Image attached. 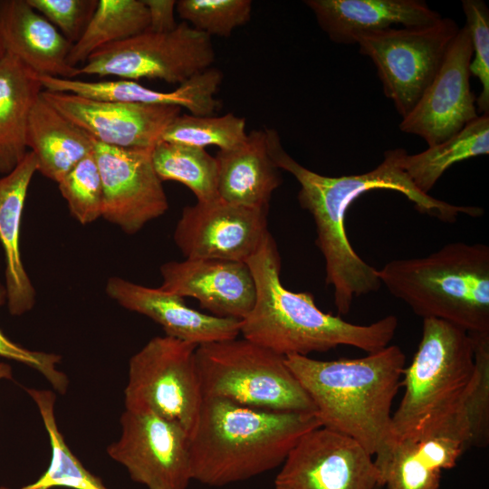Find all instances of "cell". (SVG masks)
Masks as SVG:
<instances>
[{
  "instance_id": "1",
  "label": "cell",
  "mask_w": 489,
  "mask_h": 489,
  "mask_svg": "<svg viewBox=\"0 0 489 489\" xmlns=\"http://www.w3.org/2000/svg\"><path fill=\"white\" fill-rule=\"evenodd\" d=\"M270 156L274 164L292 174L300 184L298 201L312 215L316 227L315 244L325 262V283L333 288L335 307L348 314L354 299L379 290L377 269L367 264L349 241L345 217L350 205L361 195L376 189L402 194L421 214L444 223H455L464 212L462 206L421 193L402 168L407 150L388 149L374 169L363 174L327 177L306 168L283 149L274 129H264Z\"/></svg>"
},
{
  "instance_id": "2",
  "label": "cell",
  "mask_w": 489,
  "mask_h": 489,
  "mask_svg": "<svg viewBox=\"0 0 489 489\" xmlns=\"http://www.w3.org/2000/svg\"><path fill=\"white\" fill-rule=\"evenodd\" d=\"M285 363L312 399L321 427L357 441L376 465L388 457L395 446L391 407L406 368L398 345L359 359L292 354Z\"/></svg>"
},
{
  "instance_id": "3",
  "label": "cell",
  "mask_w": 489,
  "mask_h": 489,
  "mask_svg": "<svg viewBox=\"0 0 489 489\" xmlns=\"http://www.w3.org/2000/svg\"><path fill=\"white\" fill-rule=\"evenodd\" d=\"M246 264L254 276L256 298L250 313L241 321L240 333L250 341L285 357L308 356L338 346L371 353L388 346L395 336L398 326L395 315L370 324H354L322 312L312 293L286 289L280 278L281 257L270 233Z\"/></svg>"
},
{
  "instance_id": "4",
  "label": "cell",
  "mask_w": 489,
  "mask_h": 489,
  "mask_svg": "<svg viewBox=\"0 0 489 489\" xmlns=\"http://www.w3.org/2000/svg\"><path fill=\"white\" fill-rule=\"evenodd\" d=\"M319 427L313 413L254 408L205 397L190 437L192 479L217 487L268 472L283 463L305 433Z\"/></svg>"
},
{
  "instance_id": "5",
  "label": "cell",
  "mask_w": 489,
  "mask_h": 489,
  "mask_svg": "<svg viewBox=\"0 0 489 489\" xmlns=\"http://www.w3.org/2000/svg\"><path fill=\"white\" fill-rule=\"evenodd\" d=\"M381 285L422 319L489 333V247L455 242L424 257L396 259L377 270Z\"/></svg>"
},
{
  "instance_id": "6",
  "label": "cell",
  "mask_w": 489,
  "mask_h": 489,
  "mask_svg": "<svg viewBox=\"0 0 489 489\" xmlns=\"http://www.w3.org/2000/svg\"><path fill=\"white\" fill-rule=\"evenodd\" d=\"M475 373V341L465 330L438 319H423L422 336L405 368L404 394L392 414L395 444L436 428L463 404Z\"/></svg>"
},
{
  "instance_id": "7",
  "label": "cell",
  "mask_w": 489,
  "mask_h": 489,
  "mask_svg": "<svg viewBox=\"0 0 489 489\" xmlns=\"http://www.w3.org/2000/svg\"><path fill=\"white\" fill-rule=\"evenodd\" d=\"M196 363L205 397L282 412L315 414V407L285 357L246 339L202 344Z\"/></svg>"
},
{
  "instance_id": "8",
  "label": "cell",
  "mask_w": 489,
  "mask_h": 489,
  "mask_svg": "<svg viewBox=\"0 0 489 489\" xmlns=\"http://www.w3.org/2000/svg\"><path fill=\"white\" fill-rule=\"evenodd\" d=\"M197 347L168 335L149 340L129 360L125 409L175 422L191 437L204 400Z\"/></svg>"
},
{
  "instance_id": "9",
  "label": "cell",
  "mask_w": 489,
  "mask_h": 489,
  "mask_svg": "<svg viewBox=\"0 0 489 489\" xmlns=\"http://www.w3.org/2000/svg\"><path fill=\"white\" fill-rule=\"evenodd\" d=\"M460 27L449 17L435 24L388 28L355 37L360 53L376 67L383 93L407 117L438 72Z\"/></svg>"
},
{
  "instance_id": "10",
  "label": "cell",
  "mask_w": 489,
  "mask_h": 489,
  "mask_svg": "<svg viewBox=\"0 0 489 489\" xmlns=\"http://www.w3.org/2000/svg\"><path fill=\"white\" fill-rule=\"evenodd\" d=\"M215 60L211 37L182 21L171 32L145 31L104 46L78 69L79 75L155 79L181 84L212 67Z\"/></svg>"
},
{
  "instance_id": "11",
  "label": "cell",
  "mask_w": 489,
  "mask_h": 489,
  "mask_svg": "<svg viewBox=\"0 0 489 489\" xmlns=\"http://www.w3.org/2000/svg\"><path fill=\"white\" fill-rule=\"evenodd\" d=\"M110 458L147 489H187L192 479L190 436L178 424L150 412L127 410Z\"/></svg>"
},
{
  "instance_id": "12",
  "label": "cell",
  "mask_w": 489,
  "mask_h": 489,
  "mask_svg": "<svg viewBox=\"0 0 489 489\" xmlns=\"http://www.w3.org/2000/svg\"><path fill=\"white\" fill-rule=\"evenodd\" d=\"M374 457L354 439L319 427L305 433L282 464L274 489H377Z\"/></svg>"
},
{
  "instance_id": "13",
  "label": "cell",
  "mask_w": 489,
  "mask_h": 489,
  "mask_svg": "<svg viewBox=\"0 0 489 489\" xmlns=\"http://www.w3.org/2000/svg\"><path fill=\"white\" fill-rule=\"evenodd\" d=\"M91 140L102 183L101 216L134 234L164 215L168 202L152 165V148L124 149Z\"/></svg>"
},
{
  "instance_id": "14",
  "label": "cell",
  "mask_w": 489,
  "mask_h": 489,
  "mask_svg": "<svg viewBox=\"0 0 489 489\" xmlns=\"http://www.w3.org/2000/svg\"><path fill=\"white\" fill-rule=\"evenodd\" d=\"M268 207H251L217 197L183 208L174 241L186 259L244 262L269 233Z\"/></svg>"
},
{
  "instance_id": "15",
  "label": "cell",
  "mask_w": 489,
  "mask_h": 489,
  "mask_svg": "<svg viewBox=\"0 0 489 489\" xmlns=\"http://www.w3.org/2000/svg\"><path fill=\"white\" fill-rule=\"evenodd\" d=\"M472 56L470 34L464 25L416 107L402 119L400 130L421 137L431 147L455 135L479 116L470 87Z\"/></svg>"
},
{
  "instance_id": "16",
  "label": "cell",
  "mask_w": 489,
  "mask_h": 489,
  "mask_svg": "<svg viewBox=\"0 0 489 489\" xmlns=\"http://www.w3.org/2000/svg\"><path fill=\"white\" fill-rule=\"evenodd\" d=\"M43 97L95 140L124 149H151L181 113L173 105L93 100L43 90Z\"/></svg>"
},
{
  "instance_id": "17",
  "label": "cell",
  "mask_w": 489,
  "mask_h": 489,
  "mask_svg": "<svg viewBox=\"0 0 489 489\" xmlns=\"http://www.w3.org/2000/svg\"><path fill=\"white\" fill-rule=\"evenodd\" d=\"M166 292L193 297L200 306L221 318L244 320L252 311L256 289L244 262L221 259H186L161 265Z\"/></svg>"
},
{
  "instance_id": "18",
  "label": "cell",
  "mask_w": 489,
  "mask_h": 489,
  "mask_svg": "<svg viewBox=\"0 0 489 489\" xmlns=\"http://www.w3.org/2000/svg\"><path fill=\"white\" fill-rule=\"evenodd\" d=\"M106 292L123 308L158 323L166 335L197 346L233 340L240 334V320L198 312L188 307L182 297L160 287L150 288L111 277Z\"/></svg>"
},
{
  "instance_id": "19",
  "label": "cell",
  "mask_w": 489,
  "mask_h": 489,
  "mask_svg": "<svg viewBox=\"0 0 489 489\" xmlns=\"http://www.w3.org/2000/svg\"><path fill=\"white\" fill-rule=\"evenodd\" d=\"M222 72L211 67L182 82L173 91L148 88L137 81L85 82L39 76L44 91L69 92L82 97L117 102L173 105L185 108L195 116H214L221 107L216 95L223 81Z\"/></svg>"
},
{
  "instance_id": "20",
  "label": "cell",
  "mask_w": 489,
  "mask_h": 489,
  "mask_svg": "<svg viewBox=\"0 0 489 489\" xmlns=\"http://www.w3.org/2000/svg\"><path fill=\"white\" fill-rule=\"evenodd\" d=\"M0 42L5 53L39 76H80L79 69L68 63L73 44L27 0H0Z\"/></svg>"
},
{
  "instance_id": "21",
  "label": "cell",
  "mask_w": 489,
  "mask_h": 489,
  "mask_svg": "<svg viewBox=\"0 0 489 489\" xmlns=\"http://www.w3.org/2000/svg\"><path fill=\"white\" fill-rule=\"evenodd\" d=\"M321 29L336 43H355L361 34L426 26L441 15L422 0H306Z\"/></svg>"
},
{
  "instance_id": "22",
  "label": "cell",
  "mask_w": 489,
  "mask_h": 489,
  "mask_svg": "<svg viewBox=\"0 0 489 489\" xmlns=\"http://www.w3.org/2000/svg\"><path fill=\"white\" fill-rule=\"evenodd\" d=\"M37 171V159L30 150L21 162L0 178V243L5 258V290L12 315L30 311L35 291L22 262L20 225L29 185Z\"/></svg>"
},
{
  "instance_id": "23",
  "label": "cell",
  "mask_w": 489,
  "mask_h": 489,
  "mask_svg": "<svg viewBox=\"0 0 489 489\" xmlns=\"http://www.w3.org/2000/svg\"><path fill=\"white\" fill-rule=\"evenodd\" d=\"M217 193L222 200L251 207H268L282 184L280 168L273 161L265 130L255 129L231 149L218 150Z\"/></svg>"
},
{
  "instance_id": "24",
  "label": "cell",
  "mask_w": 489,
  "mask_h": 489,
  "mask_svg": "<svg viewBox=\"0 0 489 489\" xmlns=\"http://www.w3.org/2000/svg\"><path fill=\"white\" fill-rule=\"evenodd\" d=\"M465 450L459 439L440 433L398 442L376 465L380 485L386 489H438L442 471L455 466Z\"/></svg>"
},
{
  "instance_id": "25",
  "label": "cell",
  "mask_w": 489,
  "mask_h": 489,
  "mask_svg": "<svg viewBox=\"0 0 489 489\" xmlns=\"http://www.w3.org/2000/svg\"><path fill=\"white\" fill-rule=\"evenodd\" d=\"M27 148L35 155L37 171L59 182L92 151V140L42 95L34 102L28 119Z\"/></svg>"
},
{
  "instance_id": "26",
  "label": "cell",
  "mask_w": 489,
  "mask_h": 489,
  "mask_svg": "<svg viewBox=\"0 0 489 489\" xmlns=\"http://www.w3.org/2000/svg\"><path fill=\"white\" fill-rule=\"evenodd\" d=\"M38 76L8 53L0 60V173L11 172L27 153L29 115L43 90Z\"/></svg>"
},
{
  "instance_id": "27",
  "label": "cell",
  "mask_w": 489,
  "mask_h": 489,
  "mask_svg": "<svg viewBox=\"0 0 489 489\" xmlns=\"http://www.w3.org/2000/svg\"><path fill=\"white\" fill-rule=\"evenodd\" d=\"M489 153V114L479 115L458 133L420 153L405 154L402 168L421 193L429 195L454 164Z\"/></svg>"
},
{
  "instance_id": "28",
  "label": "cell",
  "mask_w": 489,
  "mask_h": 489,
  "mask_svg": "<svg viewBox=\"0 0 489 489\" xmlns=\"http://www.w3.org/2000/svg\"><path fill=\"white\" fill-rule=\"evenodd\" d=\"M149 24L144 0H98L84 33L70 51L68 63L78 68L97 50L142 34Z\"/></svg>"
},
{
  "instance_id": "29",
  "label": "cell",
  "mask_w": 489,
  "mask_h": 489,
  "mask_svg": "<svg viewBox=\"0 0 489 489\" xmlns=\"http://www.w3.org/2000/svg\"><path fill=\"white\" fill-rule=\"evenodd\" d=\"M41 415L51 446V461L45 472L34 483L20 489H109L101 479L87 470L67 446L57 426L55 395L46 389H27Z\"/></svg>"
},
{
  "instance_id": "30",
  "label": "cell",
  "mask_w": 489,
  "mask_h": 489,
  "mask_svg": "<svg viewBox=\"0 0 489 489\" xmlns=\"http://www.w3.org/2000/svg\"><path fill=\"white\" fill-rule=\"evenodd\" d=\"M151 159L161 181L183 184L192 191L197 202L218 197L217 161L205 149L160 140L152 148Z\"/></svg>"
},
{
  "instance_id": "31",
  "label": "cell",
  "mask_w": 489,
  "mask_h": 489,
  "mask_svg": "<svg viewBox=\"0 0 489 489\" xmlns=\"http://www.w3.org/2000/svg\"><path fill=\"white\" fill-rule=\"evenodd\" d=\"M245 125L244 118L233 113L223 116L180 114L166 128L160 140L203 149L213 145L220 150L231 149L245 139Z\"/></svg>"
},
{
  "instance_id": "32",
  "label": "cell",
  "mask_w": 489,
  "mask_h": 489,
  "mask_svg": "<svg viewBox=\"0 0 489 489\" xmlns=\"http://www.w3.org/2000/svg\"><path fill=\"white\" fill-rule=\"evenodd\" d=\"M250 0H179L176 11L183 22L210 37H229L246 24L252 14Z\"/></svg>"
},
{
  "instance_id": "33",
  "label": "cell",
  "mask_w": 489,
  "mask_h": 489,
  "mask_svg": "<svg viewBox=\"0 0 489 489\" xmlns=\"http://www.w3.org/2000/svg\"><path fill=\"white\" fill-rule=\"evenodd\" d=\"M72 216L81 224L94 222L102 215V183L91 151L58 182Z\"/></svg>"
},
{
  "instance_id": "34",
  "label": "cell",
  "mask_w": 489,
  "mask_h": 489,
  "mask_svg": "<svg viewBox=\"0 0 489 489\" xmlns=\"http://www.w3.org/2000/svg\"><path fill=\"white\" fill-rule=\"evenodd\" d=\"M462 8L473 48L470 74L482 85L475 105L478 113L489 114V9L482 0H463Z\"/></svg>"
},
{
  "instance_id": "35",
  "label": "cell",
  "mask_w": 489,
  "mask_h": 489,
  "mask_svg": "<svg viewBox=\"0 0 489 489\" xmlns=\"http://www.w3.org/2000/svg\"><path fill=\"white\" fill-rule=\"evenodd\" d=\"M28 4L74 44L84 33L98 0H27Z\"/></svg>"
},
{
  "instance_id": "36",
  "label": "cell",
  "mask_w": 489,
  "mask_h": 489,
  "mask_svg": "<svg viewBox=\"0 0 489 489\" xmlns=\"http://www.w3.org/2000/svg\"><path fill=\"white\" fill-rule=\"evenodd\" d=\"M6 298V290L0 283V306ZM0 357L25 364L40 372L53 386L54 390L66 392L69 380L67 376L57 369L61 356L53 353L27 350L9 340L0 330Z\"/></svg>"
},
{
  "instance_id": "37",
  "label": "cell",
  "mask_w": 489,
  "mask_h": 489,
  "mask_svg": "<svg viewBox=\"0 0 489 489\" xmlns=\"http://www.w3.org/2000/svg\"><path fill=\"white\" fill-rule=\"evenodd\" d=\"M176 2L174 0H144L149 12V28L152 33L173 31L177 23L175 20Z\"/></svg>"
},
{
  "instance_id": "38",
  "label": "cell",
  "mask_w": 489,
  "mask_h": 489,
  "mask_svg": "<svg viewBox=\"0 0 489 489\" xmlns=\"http://www.w3.org/2000/svg\"><path fill=\"white\" fill-rule=\"evenodd\" d=\"M12 379V368L5 362H0V380Z\"/></svg>"
},
{
  "instance_id": "39",
  "label": "cell",
  "mask_w": 489,
  "mask_h": 489,
  "mask_svg": "<svg viewBox=\"0 0 489 489\" xmlns=\"http://www.w3.org/2000/svg\"><path fill=\"white\" fill-rule=\"evenodd\" d=\"M5 50L0 42V60L5 56Z\"/></svg>"
},
{
  "instance_id": "40",
  "label": "cell",
  "mask_w": 489,
  "mask_h": 489,
  "mask_svg": "<svg viewBox=\"0 0 489 489\" xmlns=\"http://www.w3.org/2000/svg\"><path fill=\"white\" fill-rule=\"evenodd\" d=\"M0 489H9V488L0 485Z\"/></svg>"
}]
</instances>
